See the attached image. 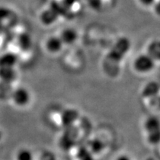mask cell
Segmentation results:
<instances>
[{
	"label": "cell",
	"mask_w": 160,
	"mask_h": 160,
	"mask_svg": "<svg viewBox=\"0 0 160 160\" xmlns=\"http://www.w3.org/2000/svg\"><path fill=\"white\" fill-rule=\"evenodd\" d=\"M131 47L128 37L119 38L106 54L102 62V68L109 77H116L120 71V65Z\"/></svg>",
	"instance_id": "6da1fadb"
},
{
	"label": "cell",
	"mask_w": 160,
	"mask_h": 160,
	"mask_svg": "<svg viewBox=\"0 0 160 160\" xmlns=\"http://www.w3.org/2000/svg\"><path fill=\"white\" fill-rule=\"evenodd\" d=\"M156 62L147 53L139 55L133 61V68L138 73H146L154 68Z\"/></svg>",
	"instance_id": "3957f363"
},
{
	"label": "cell",
	"mask_w": 160,
	"mask_h": 160,
	"mask_svg": "<svg viewBox=\"0 0 160 160\" xmlns=\"http://www.w3.org/2000/svg\"><path fill=\"white\" fill-rule=\"evenodd\" d=\"M17 62V56L11 52H7L0 56V68H14Z\"/></svg>",
	"instance_id": "52a82bcc"
},
{
	"label": "cell",
	"mask_w": 160,
	"mask_h": 160,
	"mask_svg": "<svg viewBox=\"0 0 160 160\" xmlns=\"http://www.w3.org/2000/svg\"><path fill=\"white\" fill-rule=\"evenodd\" d=\"M62 13V10L60 9L59 4L57 2H53L50 6L49 8L43 11L41 14V22L44 25H50L54 23L59 17Z\"/></svg>",
	"instance_id": "277c9868"
},
{
	"label": "cell",
	"mask_w": 160,
	"mask_h": 160,
	"mask_svg": "<svg viewBox=\"0 0 160 160\" xmlns=\"http://www.w3.org/2000/svg\"><path fill=\"white\" fill-rule=\"evenodd\" d=\"M147 141L150 145L160 144V119L155 116L148 117L143 125Z\"/></svg>",
	"instance_id": "7a4b0ae2"
},
{
	"label": "cell",
	"mask_w": 160,
	"mask_h": 160,
	"mask_svg": "<svg viewBox=\"0 0 160 160\" xmlns=\"http://www.w3.org/2000/svg\"><path fill=\"white\" fill-rule=\"evenodd\" d=\"M16 160H34V157L31 150L22 148L16 154Z\"/></svg>",
	"instance_id": "4fadbf2b"
},
{
	"label": "cell",
	"mask_w": 160,
	"mask_h": 160,
	"mask_svg": "<svg viewBox=\"0 0 160 160\" xmlns=\"http://www.w3.org/2000/svg\"><path fill=\"white\" fill-rule=\"evenodd\" d=\"M154 11L158 17H160V0H157L154 3Z\"/></svg>",
	"instance_id": "e0dca14e"
},
{
	"label": "cell",
	"mask_w": 160,
	"mask_h": 160,
	"mask_svg": "<svg viewBox=\"0 0 160 160\" xmlns=\"http://www.w3.org/2000/svg\"><path fill=\"white\" fill-rule=\"evenodd\" d=\"M139 1L144 6H151L153 5L157 0H139Z\"/></svg>",
	"instance_id": "ac0fdd59"
},
{
	"label": "cell",
	"mask_w": 160,
	"mask_h": 160,
	"mask_svg": "<svg viewBox=\"0 0 160 160\" xmlns=\"http://www.w3.org/2000/svg\"><path fill=\"white\" fill-rule=\"evenodd\" d=\"M17 72L14 68H0V81L11 84L17 79Z\"/></svg>",
	"instance_id": "9c48e42d"
},
{
	"label": "cell",
	"mask_w": 160,
	"mask_h": 160,
	"mask_svg": "<svg viewBox=\"0 0 160 160\" xmlns=\"http://www.w3.org/2000/svg\"><path fill=\"white\" fill-rule=\"evenodd\" d=\"M77 0H64V2L62 6L66 8L72 7L74 4L77 2Z\"/></svg>",
	"instance_id": "2e32d148"
},
{
	"label": "cell",
	"mask_w": 160,
	"mask_h": 160,
	"mask_svg": "<svg viewBox=\"0 0 160 160\" xmlns=\"http://www.w3.org/2000/svg\"><path fill=\"white\" fill-rule=\"evenodd\" d=\"M115 160H133L130 156L127 154H122L119 155V157H117Z\"/></svg>",
	"instance_id": "d6986e66"
},
{
	"label": "cell",
	"mask_w": 160,
	"mask_h": 160,
	"mask_svg": "<svg viewBox=\"0 0 160 160\" xmlns=\"http://www.w3.org/2000/svg\"><path fill=\"white\" fill-rule=\"evenodd\" d=\"M11 14V11L8 8L3 7V6L0 7V22L4 21V20L8 19Z\"/></svg>",
	"instance_id": "5bb4252c"
},
{
	"label": "cell",
	"mask_w": 160,
	"mask_h": 160,
	"mask_svg": "<svg viewBox=\"0 0 160 160\" xmlns=\"http://www.w3.org/2000/svg\"><path fill=\"white\" fill-rule=\"evenodd\" d=\"M11 98L13 102L19 107H25L31 101L30 92L25 88H18L12 91Z\"/></svg>",
	"instance_id": "5b68a950"
},
{
	"label": "cell",
	"mask_w": 160,
	"mask_h": 160,
	"mask_svg": "<svg viewBox=\"0 0 160 160\" xmlns=\"http://www.w3.org/2000/svg\"><path fill=\"white\" fill-rule=\"evenodd\" d=\"M146 53L155 62H160V39L153 40L148 44Z\"/></svg>",
	"instance_id": "8fae6325"
},
{
	"label": "cell",
	"mask_w": 160,
	"mask_h": 160,
	"mask_svg": "<svg viewBox=\"0 0 160 160\" xmlns=\"http://www.w3.org/2000/svg\"><path fill=\"white\" fill-rule=\"evenodd\" d=\"M63 42L59 37H51L46 41L45 48L50 53H56L62 48Z\"/></svg>",
	"instance_id": "ba28073f"
},
{
	"label": "cell",
	"mask_w": 160,
	"mask_h": 160,
	"mask_svg": "<svg viewBox=\"0 0 160 160\" xmlns=\"http://www.w3.org/2000/svg\"><path fill=\"white\" fill-rule=\"evenodd\" d=\"M142 94L144 98L148 100L153 99L160 94V85L157 82H149L143 88Z\"/></svg>",
	"instance_id": "8992f818"
},
{
	"label": "cell",
	"mask_w": 160,
	"mask_h": 160,
	"mask_svg": "<svg viewBox=\"0 0 160 160\" xmlns=\"http://www.w3.org/2000/svg\"><path fill=\"white\" fill-rule=\"evenodd\" d=\"M149 102L151 105L154 106L156 108L160 110V94L153 98V99L149 100Z\"/></svg>",
	"instance_id": "9a60e30c"
},
{
	"label": "cell",
	"mask_w": 160,
	"mask_h": 160,
	"mask_svg": "<svg viewBox=\"0 0 160 160\" xmlns=\"http://www.w3.org/2000/svg\"><path fill=\"white\" fill-rule=\"evenodd\" d=\"M64 45H72L77 40L78 33L73 28H66L62 31L59 36Z\"/></svg>",
	"instance_id": "30bf717a"
},
{
	"label": "cell",
	"mask_w": 160,
	"mask_h": 160,
	"mask_svg": "<svg viewBox=\"0 0 160 160\" xmlns=\"http://www.w3.org/2000/svg\"><path fill=\"white\" fill-rule=\"evenodd\" d=\"M2 132L0 131V140L2 139Z\"/></svg>",
	"instance_id": "ffe728a7"
},
{
	"label": "cell",
	"mask_w": 160,
	"mask_h": 160,
	"mask_svg": "<svg viewBox=\"0 0 160 160\" xmlns=\"http://www.w3.org/2000/svg\"><path fill=\"white\" fill-rule=\"evenodd\" d=\"M17 44L19 48L24 51H27L31 49L32 46L31 37L28 33H23L20 34L18 37Z\"/></svg>",
	"instance_id": "7c38bea8"
}]
</instances>
